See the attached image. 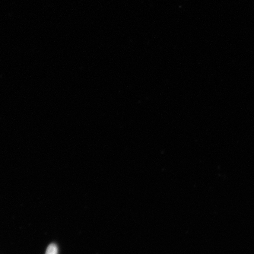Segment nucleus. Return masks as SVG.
<instances>
[{
	"label": "nucleus",
	"mask_w": 254,
	"mask_h": 254,
	"mask_svg": "<svg viewBox=\"0 0 254 254\" xmlns=\"http://www.w3.org/2000/svg\"><path fill=\"white\" fill-rule=\"evenodd\" d=\"M45 254H58V249L55 244H51L47 247Z\"/></svg>",
	"instance_id": "1"
}]
</instances>
